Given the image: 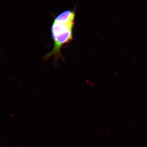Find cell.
Segmentation results:
<instances>
[{"instance_id":"obj_1","label":"cell","mask_w":147,"mask_h":147,"mask_svg":"<svg viewBox=\"0 0 147 147\" xmlns=\"http://www.w3.org/2000/svg\"><path fill=\"white\" fill-rule=\"evenodd\" d=\"M75 17V12L68 10L55 18L51 28L54 46L52 51L43 57L44 60H47L51 57H54V63L56 64L58 59H63V56L61 50L73 40Z\"/></svg>"}]
</instances>
